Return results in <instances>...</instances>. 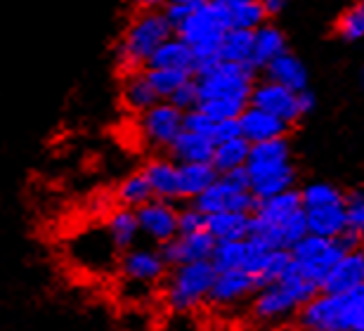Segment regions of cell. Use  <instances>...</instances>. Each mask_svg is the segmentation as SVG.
Masks as SVG:
<instances>
[{
  "label": "cell",
  "instance_id": "8992f818",
  "mask_svg": "<svg viewBox=\"0 0 364 331\" xmlns=\"http://www.w3.org/2000/svg\"><path fill=\"white\" fill-rule=\"evenodd\" d=\"M213 261H196L176 265L173 275L166 286V303L173 312H189L208 300L210 289L215 282Z\"/></svg>",
  "mask_w": 364,
  "mask_h": 331
},
{
  "label": "cell",
  "instance_id": "4316f807",
  "mask_svg": "<svg viewBox=\"0 0 364 331\" xmlns=\"http://www.w3.org/2000/svg\"><path fill=\"white\" fill-rule=\"evenodd\" d=\"M251 154V142L244 135L223 140V142H215V152H213V166L218 168V173H228L235 171V168L246 166Z\"/></svg>",
  "mask_w": 364,
  "mask_h": 331
},
{
  "label": "cell",
  "instance_id": "b9f144b4",
  "mask_svg": "<svg viewBox=\"0 0 364 331\" xmlns=\"http://www.w3.org/2000/svg\"><path fill=\"white\" fill-rule=\"evenodd\" d=\"M194 7H189V5H182V3H173V0H168V5H166V19H168V24L173 26V31H178L180 24L189 17V12H192Z\"/></svg>",
  "mask_w": 364,
  "mask_h": 331
},
{
  "label": "cell",
  "instance_id": "ac0fdd59",
  "mask_svg": "<svg viewBox=\"0 0 364 331\" xmlns=\"http://www.w3.org/2000/svg\"><path fill=\"white\" fill-rule=\"evenodd\" d=\"M121 100L126 109H130L133 114H142L147 112L149 107H154L159 100V95L154 90V85L149 83L147 71H128V76L123 78V88H121Z\"/></svg>",
  "mask_w": 364,
  "mask_h": 331
},
{
  "label": "cell",
  "instance_id": "3957f363",
  "mask_svg": "<svg viewBox=\"0 0 364 331\" xmlns=\"http://www.w3.org/2000/svg\"><path fill=\"white\" fill-rule=\"evenodd\" d=\"M301 322L315 331H364V286L348 293H326L303 305Z\"/></svg>",
  "mask_w": 364,
  "mask_h": 331
},
{
  "label": "cell",
  "instance_id": "e575fe53",
  "mask_svg": "<svg viewBox=\"0 0 364 331\" xmlns=\"http://www.w3.org/2000/svg\"><path fill=\"white\" fill-rule=\"evenodd\" d=\"M244 105L246 102H242V100L220 98V100H201L196 107H199L201 112H206L213 121H223V119H239V114L246 109Z\"/></svg>",
  "mask_w": 364,
  "mask_h": 331
},
{
  "label": "cell",
  "instance_id": "7a4b0ae2",
  "mask_svg": "<svg viewBox=\"0 0 364 331\" xmlns=\"http://www.w3.org/2000/svg\"><path fill=\"white\" fill-rule=\"evenodd\" d=\"M246 171H249L251 192L256 194V199H267L284 189H291L294 168L289 166V145L284 135L253 142Z\"/></svg>",
  "mask_w": 364,
  "mask_h": 331
},
{
  "label": "cell",
  "instance_id": "83f0119b",
  "mask_svg": "<svg viewBox=\"0 0 364 331\" xmlns=\"http://www.w3.org/2000/svg\"><path fill=\"white\" fill-rule=\"evenodd\" d=\"M220 60L253 64V28L230 26L220 43Z\"/></svg>",
  "mask_w": 364,
  "mask_h": 331
},
{
  "label": "cell",
  "instance_id": "4dcf8cb0",
  "mask_svg": "<svg viewBox=\"0 0 364 331\" xmlns=\"http://www.w3.org/2000/svg\"><path fill=\"white\" fill-rule=\"evenodd\" d=\"M116 196H119L121 206H128V209H140L142 204H147L149 199H154V192H151V185H149L147 175L133 173L119 185V189H116Z\"/></svg>",
  "mask_w": 364,
  "mask_h": 331
},
{
  "label": "cell",
  "instance_id": "cb8c5ba5",
  "mask_svg": "<svg viewBox=\"0 0 364 331\" xmlns=\"http://www.w3.org/2000/svg\"><path fill=\"white\" fill-rule=\"evenodd\" d=\"M194 50L187 46L180 36H171L156 48V53L149 57L147 66H161V69H185L194 73Z\"/></svg>",
  "mask_w": 364,
  "mask_h": 331
},
{
  "label": "cell",
  "instance_id": "d6986e66",
  "mask_svg": "<svg viewBox=\"0 0 364 331\" xmlns=\"http://www.w3.org/2000/svg\"><path fill=\"white\" fill-rule=\"evenodd\" d=\"M305 218H308V232L322 234V237H336L348 227V213L343 201L305 209Z\"/></svg>",
  "mask_w": 364,
  "mask_h": 331
},
{
  "label": "cell",
  "instance_id": "f546056e",
  "mask_svg": "<svg viewBox=\"0 0 364 331\" xmlns=\"http://www.w3.org/2000/svg\"><path fill=\"white\" fill-rule=\"evenodd\" d=\"M284 53V36L274 26H258L253 31V64H270Z\"/></svg>",
  "mask_w": 364,
  "mask_h": 331
},
{
  "label": "cell",
  "instance_id": "74e56055",
  "mask_svg": "<svg viewBox=\"0 0 364 331\" xmlns=\"http://www.w3.org/2000/svg\"><path fill=\"white\" fill-rule=\"evenodd\" d=\"M168 102H173L178 109H182V112H189V109H194L196 105H199V85H196L194 78L185 80L176 93L171 95Z\"/></svg>",
  "mask_w": 364,
  "mask_h": 331
},
{
  "label": "cell",
  "instance_id": "9a60e30c",
  "mask_svg": "<svg viewBox=\"0 0 364 331\" xmlns=\"http://www.w3.org/2000/svg\"><path fill=\"white\" fill-rule=\"evenodd\" d=\"M253 289H258V279L256 275H251L249 270H244V268L218 270L208 300L215 305H232V303H237V300L249 296Z\"/></svg>",
  "mask_w": 364,
  "mask_h": 331
},
{
  "label": "cell",
  "instance_id": "60d3db41",
  "mask_svg": "<svg viewBox=\"0 0 364 331\" xmlns=\"http://www.w3.org/2000/svg\"><path fill=\"white\" fill-rule=\"evenodd\" d=\"M348 225L364 234V194H353L346 204Z\"/></svg>",
  "mask_w": 364,
  "mask_h": 331
},
{
  "label": "cell",
  "instance_id": "44dd1931",
  "mask_svg": "<svg viewBox=\"0 0 364 331\" xmlns=\"http://www.w3.org/2000/svg\"><path fill=\"white\" fill-rule=\"evenodd\" d=\"M173 157L178 159V164H189V161H210L215 152V140L203 132H194L182 128L180 135L173 140L171 145Z\"/></svg>",
  "mask_w": 364,
  "mask_h": 331
},
{
  "label": "cell",
  "instance_id": "f1b7e54d",
  "mask_svg": "<svg viewBox=\"0 0 364 331\" xmlns=\"http://www.w3.org/2000/svg\"><path fill=\"white\" fill-rule=\"evenodd\" d=\"M303 209V196L294 192V189H284L279 194H272L267 199H260L258 204V216H263L272 223H282L284 218H289L291 213Z\"/></svg>",
  "mask_w": 364,
  "mask_h": 331
},
{
  "label": "cell",
  "instance_id": "d4e9b609",
  "mask_svg": "<svg viewBox=\"0 0 364 331\" xmlns=\"http://www.w3.org/2000/svg\"><path fill=\"white\" fill-rule=\"evenodd\" d=\"M107 232L112 237L114 246L119 251H128V248L135 246L137 237H140V220H137L135 209H128V206H121L119 211L112 213V218L107 220Z\"/></svg>",
  "mask_w": 364,
  "mask_h": 331
},
{
  "label": "cell",
  "instance_id": "5bb4252c",
  "mask_svg": "<svg viewBox=\"0 0 364 331\" xmlns=\"http://www.w3.org/2000/svg\"><path fill=\"white\" fill-rule=\"evenodd\" d=\"M251 102L265 112H270L274 116H279L282 121H296L301 116V105H298V93L291 88L277 83V80H267L260 83L251 90Z\"/></svg>",
  "mask_w": 364,
  "mask_h": 331
},
{
  "label": "cell",
  "instance_id": "e0dca14e",
  "mask_svg": "<svg viewBox=\"0 0 364 331\" xmlns=\"http://www.w3.org/2000/svg\"><path fill=\"white\" fill-rule=\"evenodd\" d=\"M287 121H282L279 116H274L265 109H260L256 105H251L249 109H244L239 114V130L249 142H263V140L282 137L287 132Z\"/></svg>",
  "mask_w": 364,
  "mask_h": 331
},
{
  "label": "cell",
  "instance_id": "c3c4849f",
  "mask_svg": "<svg viewBox=\"0 0 364 331\" xmlns=\"http://www.w3.org/2000/svg\"><path fill=\"white\" fill-rule=\"evenodd\" d=\"M215 3H220V5H225V7H232V5L242 3V0H215Z\"/></svg>",
  "mask_w": 364,
  "mask_h": 331
},
{
  "label": "cell",
  "instance_id": "8fae6325",
  "mask_svg": "<svg viewBox=\"0 0 364 331\" xmlns=\"http://www.w3.org/2000/svg\"><path fill=\"white\" fill-rule=\"evenodd\" d=\"M168 263L164 261L161 251H151V248H128L119 256V270L128 284L135 286H154L159 279L166 275Z\"/></svg>",
  "mask_w": 364,
  "mask_h": 331
},
{
  "label": "cell",
  "instance_id": "8d00e7d4",
  "mask_svg": "<svg viewBox=\"0 0 364 331\" xmlns=\"http://www.w3.org/2000/svg\"><path fill=\"white\" fill-rule=\"evenodd\" d=\"M303 209H312V206H326V204H336L343 201V196L336 187L326 185V182H315V185L303 189Z\"/></svg>",
  "mask_w": 364,
  "mask_h": 331
},
{
  "label": "cell",
  "instance_id": "4fadbf2b",
  "mask_svg": "<svg viewBox=\"0 0 364 331\" xmlns=\"http://www.w3.org/2000/svg\"><path fill=\"white\" fill-rule=\"evenodd\" d=\"M137 220H140V232L144 237L154 239L156 244L173 239L178 230V211L173 209L168 199H149L147 204H142L140 209H135Z\"/></svg>",
  "mask_w": 364,
  "mask_h": 331
},
{
  "label": "cell",
  "instance_id": "ab89813d",
  "mask_svg": "<svg viewBox=\"0 0 364 331\" xmlns=\"http://www.w3.org/2000/svg\"><path fill=\"white\" fill-rule=\"evenodd\" d=\"M182 126L187 130H194V132H203V135H210L213 137V128H215V121L210 119L206 112H201L199 107L189 109L185 112V121H182Z\"/></svg>",
  "mask_w": 364,
  "mask_h": 331
},
{
  "label": "cell",
  "instance_id": "2e32d148",
  "mask_svg": "<svg viewBox=\"0 0 364 331\" xmlns=\"http://www.w3.org/2000/svg\"><path fill=\"white\" fill-rule=\"evenodd\" d=\"M364 286V253L362 251H348L336 261V265L324 277L322 289L326 293H348Z\"/></svg>",
  "mask_w": 364,
  "mask_h": 331
},
{
  "label": "cell",
  "instance_id": "d590c367",
  "mask_svg": "<svg viewBox=\"0 0 364 331\" xmlns=\"http://www.w3.org/2000/svg\"><path fill=\"white\" fill-rule=\"evenodd\" d=\"M338 31L346 41H358L364 38V0L358 5H353L338 21Z\"/></svg>",
  "mask_w": 364,
  "mask_h": 331
},
{
  "label": "cell",
  "instance_id": "484cf974",
  "mask_svg": "<svg viewBox=\"0 0 364 331\" xmlns=\"http://www.w3.org/2000/svg\"><path fill=\"white\" fill-rule=\"evenodd\" d=\"M267 76L270 80H277V83L291 88V90L301 93L308 85V71L301 64V60H296L294 55L282 53L277 60H272L267 64Z\"/></svg>",
  "mask_w": 364,
  "mask_h": 331
},
{
  "label": "cell",
  "instance_id": "ffe728a7",
  "mask_svg": "<svg viewBox=\"0 0 364 331\" xmlns=\"http://www.w3.org/2000/svg\"><path fill=\"white\" fill-rule=\"evenodd\" d=\"M251 227V216L246 211H218L206 216V230L213 234L215 241L246 239Z\"/></svg>",
  "mask_w": 364,
  "mask_h": 331
},
{
  "label": "cell",
  "instance_id": "f6af8a7d",
  "mask_svg": "<svg viewBox=\"0 0 364 331\" xmlns=\"http://www.w3.org/2000/svg\"><path fill=\"white\" fill-rule=\"evenodd\" d=\"M263 7L267 14H277L284 7V0H263Z\"/></svg>",
  "mask_w": 364,
  "mask_h": 331
},
{
  "label": "cell",
  "instance_id": "1f68e13d",
  "mask_svg": "<svg viewBox=\"0 0 364 331\" xmlns=\"http://www.w3.org/2000/svg\"><path fill=\"white\" fill-rule=\"evenodd\" d=\"M147 78L154 85L156 95L161 100H168L185 80L192 78V71L185 69H161V66H147Z\"/></svg>",
  "mask_w": 364,
  "mask_h": 331
},
{
  "label": "cell",
  "instance_id": "9c48e42d",
  "mask_svg": "<svg viewBox=\"0 0 364 331\" xmlns=\"http://www.w3.org/2000/svg\"><path fill=\"white\" fill-rule=\"evenodd\" d=\"M343 253L346 251L341 248L336 237H322V234L312 232H308L303 239H298L291 246V258H294L296 268L319 286H322L324 277L329 275V270Z\"/></svg>",
  "mask_w": 364,
  "mask_h": 331
},
{
  "label": "cell",
  "instance_id": "f35d334b",
  "mask_svg": "<svg viewBox=\"0 0 364 331\" xmlns=\"http://www.w3.org/2000/svg\"><path fill=\"white\" fill-rule=\"evenodd\" d=\"M206 227V213L196 206H189V209L178 213V234H189L196 230H203Z\"/></svg>",
  "mask_w": 364,
  "mask_h": 331
},
{
  "label": "cell",
  "instance_id": "ee69618b",
  "mask_svg": "<svg viewBox=\"0 0 364 331\" xmlns=\"http://www.w3.org/2000/svg\"><path fill=\"white\" fill-rule=\"evenodd\" d=\"M298 105H301V112H308V109H312V95L310 93H305V90H301L298 93Z\"/></svg>",
  "mask_w": 364,
  "mask_h": 331
},
{
  "label": "cell",
  "instance_id": "d6a6232c",
  "mask_svg": "<svg viewBox=\"0 0 364 331\" xmlns=\"http://www.w3.org/2000/svg\"><path fill=\"white\" fill-rule=\"evenodd\" d=\"M291 253L287 251V248L277 246V248H267L265 258L263 263H260V268L256 272V279H258V286H265L270 282H277L284 272H287V268L291 265Z\"/></svg>",
  "mask_w": 364,
  "mask_h": 331
},
{
  "label": "cell",
  "instance_id": "ba28073f",
  "mask_svg": "<svg viewBox=\"0 0 364 331\" xmlns=\"http://www.w3.org/2000/svg\"><path fill=\"white\" fill-rule=\"evenodd\" d=\"M194 206L203 213H218V211H253L256 209V194L251 192L249 171L246 166L235 168L223 175L210 185L206 192H201L194 199Z\"/></svg>",
  "mask_w": 364,
  "mask_h": 331
},
{
  "label": "cell",
  "instance_id": "7bdbcfd3",
  "mask_svg": "<svg viewBox=\"0 0 364 331\" xmlns=\"http://www.w3.org/2000/svg\"><path fill=\"white\" fill-rule=\"evenodd\" d=\"M237 135H242V130H239V119L215 121V128H213L215 142H223V140H230V137H237Z\"/></svg>",
  "mask_w": 364,
  "mask_h": 331
},
{
  "label": "cell",
  "instance_id": "6da1fadb",
  "mask_svg": "<svg viewBox=\"0 0 364 331\" xmlns=\"http://www.w3.org/2000/svg\"><path fill=\"white\" fill-rule=\"evenodd\" d=\"M230 26V10L215 0L194 7L189 17L182 21L176 33L194 50V73L220 60V43Z\"/></svg>",
  "mask_w": 364,
  "mask_h": 331
},
{
  "label": "cell",
  "instance_id": "7402d4cb",
  "mask_svg": "<svg viewBox=\"0 0 364 331\" xmlns=\"http://www.w3.org/2000/svg\"><path fill=\"white\" fill-rule=\"evenodd\" d=\"M142 173L147 175L154 196L168 199V201L182 196L180 194V168H178V164H173V161H168V159H154V161H149Z\"/></svg>",
  "mask_w": 364,
  "mask_h": 331
},
{
  "label": "cell",
  "instance_id": "7c38bea8",
  "mask_svg": "<svg viewBox=\"0 0 364 331\" xmlns=\"http://www.w3.org/2000/svg\"><path fill=\"white\" fill-rule=\"evenodd\" d=\"M215 237L206 227L189 234H176L173 239L161 244V256L168 265H182V263H196V261H210L215 248Z\"/></svg>",
  "mask_w": 364,
  "mask_h": 331
},
{
  "label": "cell",
  "instance_id": "bcb514c9",
  "mask_svg": "<svg viewBox=\"0 0 364 331\" xmlns=\"http://www.w3.org/2000/svg\"><path fill=\"white\" fill-rule=\"evenodd\" d=\"M133 3L140 7V10H154V7L164 5L166 0H133Z\"/></svg>",
  "mask_w": 364,
  "mask_h": 331
},
{
  "label": "cell",
  "instance_id": "7dc6e473",
  "mask_svg": "<svg viewBox=\"0 0 364 331\" xmlns=\"http://www.w3.org/2000/svg\"><path fill=\"white\" fill-rule=\"evenodd\" d=\"M173 3H182V5H189V7H199L203 3H208V0H173Z\"/></svg>",
  "mask_w": 364,
  "mask_h": 331
},
{
  "label": "cell",
  "instance_id": "30bf717a",
  "mask_svg": "<svg viewBox=\"0 0 364 331\" xmlns=\"http://www.w3.org/2000/svg\"><path fill=\"white\" fill-rule=\"evenodd\" d=\"M185 121V112L178 109L173 102H156L147 112L140 114V132L151 147L159 149H171L173 140L180 135Z\"/></svg>",
  "mask_w": 364,
  "mask_h": 331
},
{
  "label": "cell",
  "instance_id": "5b68a950",
  "mask_svg": "<svg viewBox=\"0 0 364 331\" xmlns=\"http://www.w3.org/2000/svg\"><path fill=\"white\" fill-rule=\"evenodd\" d=\"M176 33L161 10H140V14L130 21L126 33L119 43V62L126 71H135L147 66L149 57L164 41Z\"/></svg>",
  "mask_w": 364,
  "mask_h": 331
},
{
  "label": "cell",
  "instance_id": "603a6c76",
  "mask_svg": "<svg viewBox=\"0 0 364 331\" xmlns=\"http://www.w3.org/2000/svg\"><path fill=\"white\" fill-rule=\"evenodd\" d=\"M180 168V194L196 199L201 192L218 180V168L213 161H189V164H178Z\"/></svg>",
  "mask_w": 364,
  "mask_h": 331
},
{
  "label": "cell",
  "instance_id": "836d02e7",
  "mask_svg": "<svg viewBox=\"0 0 364 331\" xmlns=\"http://www.w3.org/2000/svg\"><path fill=\"white\" fill-rule=\"evenodd\" d=\"M230 10V24L232 26H239V28H256L263 24L265 19V7H263V0H242V3L228 7Z\"/></svg>",
  "mask_w": 364,
  "mask_h": 331
},
{
  "label": "cell",
  "instance_id": "52a82bcc",
  "mask_svg": "<svg viewBox=\"0 0 364 331\" xmlns=\"http://www.w3.org/2000/svg\"><path fill=\"white\" fill-rule=\"evenodd\" d=\"M201 100H242L246 102L253 90V64H237L228 60H218L203 71L196 73Z\"/></svg>",
  "mask_w": 364,
  "mask_h": 331
},
{
  "label": "cell",
  "instance_id": "277c9868",
  "mask_svg": "<svg viewBox=\"0 0 364 331\" xmlns=\"http://www.w3.org/2000/svg\"><path fill=\"white\" fill-rule=\"evenodd\" d=\"M319 284L312 282L296 268V263L291 261L287 272L277 279L263 286V291L258 293L256 303H253V315L260 322H277L289 317L291 312L305 305L308 300L317 296Z\"/></svg>",
  "mask_w": 364,
  "mask_h": 331
}]
</instances>
